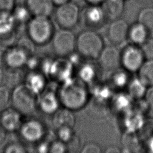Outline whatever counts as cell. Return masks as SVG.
<instances>
[{"label": "cell", "mask_w": 153, "mask_h": 153, "mask_svg": "<svg viewBox=\"0 0 153 153\" xmlns=\"http://www.w3.org/2000/svg\"><path fill=\"white\" fill-rule=\"evenodd\" d=\"M106 18L114 20L120 17L124 10V0H105L100 5Z\"/></svg>", "instance_id": "14"}, {"label": "cell", "mask_w": 153, "mask_h": 153, "mask_svg": "<svg viewBox=\"0 0 153 153\" xmlns=\"http://www.w3.org/2000/svg\"><path fill=\"white\" fill-rule=\"evenodd\" d=\"M139 79L145 86H153V59L147 60L139 68Z\"/></svg>", "instance_id": "19"}, {"label": "cell", "mask_w": 153, "mask_h": 153, "mask_svg": "<svg viewBox=\"0 0 153 153\" xmlns=\"http://www.w3.org/2000/svg\"><path fill=\"white\" fill-rule=\"evenodd\" d=\"M8 49L5 46L0 44V67L5 64V56Z\"/></svg>", "instance_id": "37"}, {"label": "cell", "mask_w": 153, "mask_h": 153, "mask_svg": "<svg viewBox=\"0 0 153 153\" xmlns=\"http://www.w3.org/2000/svg\"><path fill=\"white\" fill-rule=\"evenodd\" d=\"M121 63L128 71H135L140 68L144 58L140 49L134 47H127L123 53Z\"/></svg>", "instance_id": "8"}, {"label": "cell", "mask_w": 153, "mask_h": 153, "mask_svg": "<svg viewBox=\"0 0 153 153\" xmlns=\"http://www.w3.org/2000/svg\"><path fill=\"white\" fill-rule=\"evenodd\" d=\"M4 152L7 153H23L26 152V149L22 144L14 142L8 145L5 147Z\"/></svg>", "instance_id": "29"}, {"label": "cell", "mask_w": 153, "mask_h": 153, "mask_svg": "<svg viewBox=\"0 0 153 153\" xmlns=\"http://www.w3.org/2000/svg\"><path fill=\"white\" fill-rule=\"evenodd\" d=\"M89 5H101L105 0H85Z\"/></svg>", "instance_id": "40"}, {"label": "cell", "mask_w": 153, "mask_h": 153, "mask_svg": "<svg viewBox=\"0 0 153 153\" xmlns=\"http://www.w3.org/2000/svg\"><path fill=\"white\" fill-rule=\"evenodd\" d=\"M22 136L28 142L39 140L44 134V127L42 124L37 120H31L26 121L20 126Z\"/></svg>", "instance_id": "10"}, {"label": "cell", "mask_w": 153, "mask_h": 153, "mask_svg": "<svg viewBox=\"0 0 153 153\" xmlns=\"http://www.w3.org/2000/svg\"><path fill=\"white\" fill-rule=\"evenodd\" d=\"M66 146L62 142H55L50 148V152L53 153H62L65 151Z\"/></svg>", "instance_id": "35"}, {"label": "cell", "mask_w": 153, "mask_h": 153, "mask_svg": "<svg viewBox=\"0 0 153 153\" xmlns=\"http://www.w3.org/2000/svg\"><path fill=\"white\" fill-rule=\"evenodd\" d=\"M28 55L22 49L16 46L8 49L5 56V64L11 68H20L25 65Z\"/></svg>", "instance_id": "13"}, {"label": "cell", "mask_w": 153, "mask_h": 153, "mask_svg": "<svg viewBox=\"0 0 153 153\" xmlns=\"http://www.w3.org/2000/svg\"><path fill=\"white\" fill-rule=\"evenodd\" d=\"M25 85L33 92L37 94L41 92L44 88L45 79L41 74L32 72L27 75Z\"/></svg>", "instance_id": "21"}, {"label": "cell", "mask_w": 153, "mask_h": 153, "mask_svg": "<svg viewBox=\"0 0 153 153\" xmlns=\"http://www.w3.org/2000/svg\"><path fill=\"white\" fill-rule=\"evenodd\" d=\"M29 37L36 44H44L51 37L53 25L48 17L34 16L27 25Z\"/></svg>", "instance_id": "4"}, {"label": "cell", "mask_w": 153, "mask_h": 153, "mask_svg": "<svg viewBox=\"0 0 153 153\" xmlns=\"http://www.w3.org/2000/svg\"><path fill=\"white\" fill-rule=\"evenodd\" d=\"M22 74L19 68H9L4 72L3 85L9 89H13L19 85L22 80Z\"/></svg>", "instance_id": "18"}, {"label": "cell", "mask_w": 153, "mask_h": 153, "mask_svg": "<svg viewBox=\"0 0 153 153\" xmlns=\"http://www.w3.org/2000/svg\"><path fill=\"white\" fill-rule=\"evenodd\" d=\"M85 21L91 26H97L106 18L100 5H89L84 11Z\"/></svg>", "instance_id": "15"}, {"label": "cell", "mask_w": 153, "mask_h": 153, "mask_svg": "<svg viewBox=\"0 0 153 153\" xmlns=\"http://www.w3.org/2000/svg\"><path fill=\"white\" fill-rule=\"evenodd\" d=\"M106 152H119L120 150L117 149V148H109L106 151Z\"/></svg>", "instance_id": "43"}, {"label": "cell", "mask_w": 153, "mask_h": 153, "mask_svg": "<svg viewBox=\"0 0 153 153\" xmlns=\"http://www.w3.org/2000/svg\"><path fill=\"white\" fill-rule=\"evenodd\" d=\"M17 23L11 11L0 14V37L10 35L14 30Z\"/></svg>", "instance_id": "17"}, {"label": "cell", "mask_w": 153, "mask_h": 153, "mask_svg": "<svg viewBox=\"0 0 153 153\" xmlns=\"http://www.w3.org/2000/svg\"><path fill=\"white\" fill-rule=\"evenodd\" d=\"M0 125L8 131H13L21 126V114L14 108H5L0 115Z\"/></svg>", "instance_id": "11"}, {"label": "cell", "mask_w": 153, "mask_h": 153, "mask_svg": "<svg viewBox=\"0 0 153 153\" xmlns=\"http://www.w3.org/2000/svg\"><path fill=\"white\" fill-rule=\"evenodd\" d=\"M139 3L143 4H149L150 3L153 2V0H136Z\"/></svg>", "instance_id": "42"}, {"label": "cell", "mask_w": 153, "mask_h": 153, "mask_svg": "<svg viewBox=\"0 0 153 153\" xmlns=\"http://www.w3.org/2000/svg\"><path fill=\"white\" fill-rule=\"evenodd\" d=\"M4 75V71L1 69V67H0V84H2L3 82Z\"/></svg>", "instance_id": "44"}, {"label": "cell", "mask_w": 153, "mask_h": 153, "mask_svg": "<svg viewBox=\"0 0 153 153\" xmlns=\"http://www.w3.org/2000/svg\"><path fill=\"white\" fill-rule=\"evenodd\" d=\"M128 25L126 21L121 19L114 20L108 30L109 39L114 44H120L124 41L128 35Z\"/></svg>", "instance_id": "9"}, {"label": "cell", "mask_w": 153, "mask_h": 153, "mask_svg": "<svg viewBox=\"0 0 153 153\" xmlns=\"http://www.w3.org/2000/svg\"><path fill=\"white\" fill-rule=\"evenodd\" d=\"M39 105L41 108L45 112L52 113L56 111L58 102L53 93H46L41 96L39 99Z\"/></svg>", "instance_id": "22"}, {"label": "cell", "mask_w": 153, "mask_h": 153, "mask_svg": "<svg viewBox=\"0 0 153 153\" xmlns=\"http://www.w3.org/2000/svg\"><path fill=\"white\" fill-rule=\"evenodd\" d=\"M34 42L29 38H22L18 41L16 46L24 51L28 56L32 54L35 50Z\"/></svg>", "instance_id": "26"}, {"label": "cell", "mask_w": 153, "mask_h": 153, "mask_svg": "<svg viewBox=\"0 0 153 153\" xmlns=\"http://www.w3.org/2000/svg\"><path fill=\"white\" fill-rule=\"evenodd\" d=\"M148 29L140 23L132 26L128 31V36L133 42L136 44H142L147 39Z\"/></svg>", "instance_id": "20"}, {"label": "cell", "mask_w": 153, "mask_h": 153, "mask_svg": "<svg viewBox=\"0 0 153 153\" xmlns=\"http://www.w3.org/2000/svg\"><path fill=\"white\" fill-rule=\"evenodd\" d=\"M11 13L17 23H25L30 20L31 13L25 5H16L11 11Z\"/></svg>", "instance_id": "24"}, {"label": "cell", "mask_w": 153, "mask_h": 153, "mask_svg": "<svg viewBox=\"0 0 153 153\" xmlns=\"http://www.w3.org/2000/svg\"><path fill=\"white\" fill-rule=\"evenodd\" d=\"M137 20L148 30L153 29V7L143 8L139 13Z\"/></svg>", "instance_id": "23"}, {"label": "cell", "mask_w": 153, "mask_h": 153, "mask_svg": "<svg viewBox=\"0 0 153 153\" xmlns=\"http://www.w3.org/2000/svg\"><path fill=\"white\" fill-rule=\"evenodd\" d=\"M68 142V146L66 148L68 151L70 152H75L77 150L79 146V140L77 137L72 136Z\"/></svg>", "instance_id": "36"}, {"label": "cell", "mask_w": 153, "mask_h": 153, "mask_svg": "<svg viewBox=\"0 0 153 153\" xmlns=\"http://www.w3.org/2000/svg\"><path fill=\"white\" fill-rule=\"evenodd\" d=\"M10 89L3 84H0V111L5 109L11 99Z\"/></svg>", "instance_id": "27"}, {"label": "cell", "mask_w": 153, "mask_h": 153, "mask_svg": "<svg viewBox=\"0 0 153 153\" xmlns=\"http://www.w3.org/2000/svg\"><path fill=\"white\" fill-rule=\"evenodd\" d=\"M25 5L32 15L47 17L53 13L54 6L52 0H26Z\"/></svg>", "instance_id": "12"}, {"label": "cell", "mask_w": 153, "mask_h": 153, "mask_svg": "<svg viewBox=\"0 0 153 153\" xmlns=\"http://www.w3.org/2000/svg\"><path fill=\"white\" fill-rule=\"evenodd\" d=\"M127 78L126 75L123 72L117 73L114 77V82L118 87H123L126 83Z\"/></svg>", "instance_id": "34"}, {"label": "cell", "mask_w": 153, "mask_h": 153, "mask_svg": "<svg viewBox=\"0 0 153 153\" xmlns=\"http://www.w3.org/2000/svg\"><path fill=\"white\" fill-rule=\"evenodd\" d=\"M54 5L59 6L70 1V0H52Z\"/></svg>", "instance_id": "41"}, {"label": "cell", "mask_w": 153, "mask_h": 153, "mask_svg": "<svg viewBox=\"0 0 153 153\" xmlns=\"http://www.w3.org/2000/svg\"><path fill=\"white\" fill-rule=\"evenodd\" d=\"M93 68L90 65L84 66L80 71V76L84 81L91 80L94 75Z\"/></svg>", "instance_id": "30"}, {"label": "cell", "mask_w": 153, "mask_h": 153, "mask_svg": "<svg viewBox=\"0 0 153 153\" xmlns=\"http://www.w3.org/2000/svg\"><path fill=\"white\" fill-rule=\"evenodd\" d=\"M58 136L63 142H68L72 137V130L71 127H63L59 128Z\"/></svg>", "instance_id": "32"}, {"label": "cell", "mask_w": 153, "mask_h": 153, "mask_svg": "<svg viewBox=\"0 0 153 153\" xmlns=\"http://www.w3.org/2000/svg\"><path fill=\"white\" fill-rule=\"evenodd\" d=\"M98 58L100 66L108 72L117 69L121 63L120 53L113 47L103 48Z\"/></svg>", "instance_id": "7"}, {"label": "cell", "mask_w": 153, "mask_h": 153, "mask_svg": "<svg viewBox=\"0 0 153 153\" xmlns=\"http://www.w3.org/2000/svg\"><path fill=\"white\" fill-rule=\"evenodd\" d=\"M6 130L0 125V146L4 142L6 139Z\"/></svg>", "instance_id": "39"}, {"label": "cell", "mask_w": 153, "mask_h": 153, "mask_svg": "<svg viewBox=\"0 0 153 153\" xmlns=\"http://www.w3.org/2000/svg\"><path fill=\"white\" fill-rule=\"evenodd\" d=\"M129 92L132 97L140 98L145 93V85L140 79H135L129 87Z\"/></svg>", "instance_id": "25"}, {"label": "cell", "mask_w": 153, "mask_h": 153, "mask_svg": "<svg viewBox=\"0 0 153 153\" xmlns=\"http://www.w3.org/2000/svg\"><path fill=\"white\" fill-rule=\"evenodd\" d=\"M62 102L69 109H78L83 106L87 99L85 87L79 81H71L61 90Z\"/></svg>", "instance_id": "3"}, {"label": "cell", "mask_w": 153, "mask_h": 153, "mask_svg": "<svg viewBox=\"0 0 153 153\" xmlns=\"http://www.w3.org/2000/svg\"><path fill=\"white\" fill-rule=\"evenodd\" d=\"M16 5V0H0V14L11 12Z\"/></svg>", "instance_id": "31"}, {"label": "cell", "mask_w": 153, "mask_h": 153, "mask_svg": "<svg viewBox=\"0 0 153 153\" xmlns=\"http://www.w3.org/2000/svg\"><path fill=\"white\" fill-rule=\"evenodd\" d=\"M81 152L82 153H99L101 152V149L97 144L88 143L84 146Z\"/></svg>", "instance_id": "33"}, {"label": "cell", "mask_w": 153, "mask_h": 153, "mask_svg": "<svg viewBox=\"0 0 153 153\" xmlns=\"http://www.w3.org/2000/svg\"><path fill=\"white\" fill-rule=\"evenodd\" d=\"M143 57L147 60L153 59V39H146L140 48Z\"/></svg>", "instance_id": "28"}, {"label": "cell", "mask_w": 153, "mask_h": 153, "mask_svg": "<svg viewBox=\"0 0 153 153\" xmlns=\"http://www.w3.org/2000/svg\"><path fill=\"white\" fill-rule=\"evenodd\" d=\"M79 18V9L78 5L68 2L57 6L55 11V19L63 29H70L76 25Z\"/></svg>", "instance_id": "5"}, {"label": "cell", "mask_w": 153, "mask_h": 153, "mask_svg": "<svg viewBox=\"0 0 153 153\" xmlns=\"http://www.w3.org/2000/svg\"><path fill=\"white\" fill-rule=\"evenodd\" d=\"M146 99L150 108L153 110V86L146 93Z\"/></svg>", "instance_id": "38"}, {"label": "cell", "mask_w": 153, "mask_h": 153, "mask_svg": "<svg viewBox=\"0 0 153 153\" xmlns=\"http://www.w3.org/2000/svg\"><path fill=\"white\" fill-rule=\"evenodd\" d=\"M54 126L59 128L63 127L72 128L75 124V117L69 109H62L57 111L53 118Z\"/></svg>", "instance_id": "16"}, {"label": "cell", "mask_w": 153, "mask_h": 153, "mask_svg": "<svg viewBox=\"0 0 153 153\" xmlns=\"http://www.w3.org/2000/svg\"><path fill=\"white\" fill-rule=\"evenodd\" d=\"M103 41L95 32L87 30L82 32L76 41L79 53L90 59L98 58L103 49Z\"/></svg>", "instance_id": "2"}, {"label": "cell", "mask_w": 153, "mask_h": 153, "mask_svg": "<svg viewBox=\"0 0 153 153\" xmlns=\"http://www.w3.org/2000/svg\"><path fill=\"white\" fill-rule=\"evenodd\" d=\"M76 45V40L73 33L68 29L59 30L53 39V48L55 53L61 56L71 53Z\"/></svg>", "instance_id": "6"}, {"label": "cell", "mask_w": 153, "mask_h": 153, "mask_svg": "<svg viewBox=\"0 0 153 153\" xmlns=\"http://www.w3.org/2000/svg\"><path fill=\"white\" fill-rule=\"evenodd\" d=\"M36 94L25 84L19 85L13 88L11 93L10 101L13 108L21 114H32L36 106Z\"/></svg>", "instance_id": "1"}]
</instances>
